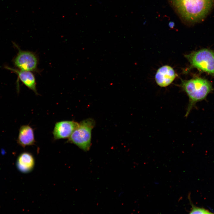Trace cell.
I'll return each instance as SVG.
<instances>
[{"label":"cell","mask_w":214,"mask_h":214,"mask_svg":"<svg viewBox=\"0 0 214 214\" xmlns=\"http://www.w3.org/2000/svg\"><path fill=\"white\" fill-rule=\"evenodd\" d=\"M184 21L194 23L202 19L211 10L214 0H170Z\"/></svg>","instance_id":"6da1fadb"},{"label":"cell","mask_w":214,"mask_h":214,"mask_svg":"<svg viewBox=\"0 0 214 214\" xmlns=\"http://www.w3.org/2000/svg\"><path fill=\"white\" fill-rule=\"evenodd\" d=\"M181 86L189 98L185 115V117H187L197 102L206 98L212 90V86L210 81L202 78L183 81Z\"/></svg>","instance_id":"7a4b0ae2"},{"label":"cell","mask_w":214,"mask_h":214,"mask_svg":"<svg viewBox=\"0 0 214 214\" xmlns=\"http://www.w3.org/2000/svg\"><path fill=\"white\" fill-rule=\"evenodd\" d=\"M95 124V121L92 118L81 121L67 142L74 144L85 151H88L91 146L92 130Z\"/></svg>","instance_id":"3957f363"},{"label":"cell","mask_w":214,"mask_h":214,"mask_svg":"<svg viewBox=\"0 0 214 214\" xmlns=\"http://www.w3.org/2000/svg\"><path fill=\"white\" fill-rule=\"evenodd\" d=\"M191 66L214 75V52L203 49L186 55Z\"/></svg>","instance_id":"277c9868"},{"label":"cell","mask_w":214,"mask_h":214,"mask_svg":"<svg viewBox=\"0 0 214 214\" xmlns=\"http://www.w3.org/2000/svg\"><path fill=\"white\" fill-rule=\"evenodd\" d=\"M18 48V52L14 61L15 66L22 70L32 72L36 71L38 63L36 55L33 52L23 51Z\"/></svg>","instance_id":"5b68a950"},{"label":"cell","mask_w":214,"mask_h":214,"mask_svg":"<svg viewBox=\"0 0 214 214\" xmlns=\"http://www.w3.org/2000/svg\"><path fill=\"white\" fill-rule=\"evenodd\" d=\"M79 125V123L74 121L64 120L57 122L53 131L54 140L68 138Z\"/></svg>","instance_id":"8992f818"},{"label":"cell","mask_w":214,"mask_h":214,"mask_svg":"<svg viewBox=\"0 0 214 214\" xmlns=\"http://www.w3.org/2000/svg\"><path fill=\"white\" fill-rule=\"evenodd\" d=\"M176 76L172 67L168 65H164L157 70L155 78L159 86L165 87L169 85L173 81Z\"/></svg>","instance_id":"52a82bcc"},{"label":"cell","mask_w":214,"mask_h":214,"mask_svg":"<svg viewBox=\"0 0 214 214\" xmlns=\"http://www.w3.org/2000/svg\"><path fill=\"white\" fill-rule=\"evenodd\" d=\"M35 142L34 131L29 125L21 126L19 130L17 142L24 148L26 146L33 145Z\"/></svg>","instance_id":"ba28073f"},{"label":"cell","mask_w":214,"mask_h":214,"mask_svg":"<svg viewBox=\"0 0 214 214\" xmlns=\"http://www.w3.org/2000/svg\"><path fill=\"white\" fill-rule=\"evenodd\" d=\"M35 161L33 155L29 152H24L18 156L17 161V166L19 170L22 173H28L33 169Z\"/></svg>","instance_id":"9c48e42d"},{"label":"cell","mask_w":214,"mask_h":214,"mask_svg":"<svg viewBox=\"0 0 214 214\" xmlns=\"http://www.w3.org/2000/svg\"><path fill=\"white\" fill-rule=\"evenodd\" d=\"M6 68L15 72L22 82L28 88L38 95L36 87V79L32 72L17 70L7 67Z\"/></svg>","instance_id":"30bf717a"},{"label":"cell","mask_w":214,"mask_h":214,"mask_svg":"<svg viewBox=\"0 0 214 214\" xmlns=\"http://www.w3.org/2000/svg\"><path fill=\"white\" fill-rule=\"evenodd\" d=\"M191 204V209L190 211V214H211L213 213L209 210L202 207H200L194 205L191 201L189 199Z\"/></svg>","instance_id":"8fae6325"},{"label":"cell","mask_w":214,"mask_h":214,"mask_svg":"<svg viewBox=\"0 0 214 214\" xmlns=\"http://www.w3.org/2000/svg\"><path fill=\"white\" fill-rule=\"evenodd\" d=\"M174 23L173 21H171L169 23V26L171 28H173L174 26Z\"/></svg>","instance_id":"7c38bea8"}]
</instances>
